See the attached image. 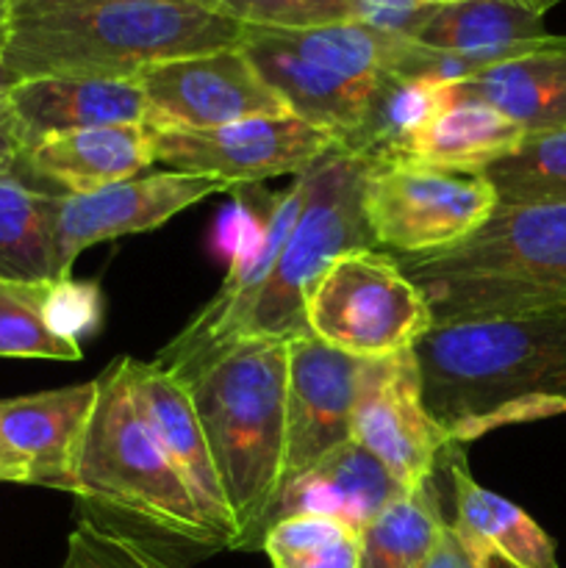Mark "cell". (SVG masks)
Returning <instances> with one entry per match:
<instances>
[{
  "label": "cell",
  "instance_id": "cell-1",
  "mask_svg": "<svg viewBox=\"0 0 566 568\" xmlns=\"http://www.w3.org/2000/svg\"><path fill=\"white\" fill-rule=\"evenodd\" d=\"M414 353L425 405L449 449L566 414V308L438 325Z\"/></svg>",
  "mask_w": 566,
  "mask_h": 568
},
{
  "label": "cell",
  "instance_id": "cell-2",
  "mask_svg": "<svg viewBox=\"0 0 566 568\" xmlns=\"http://www.w3.org/2000/svg\"><path fill=\"white\" fill-rule=\"evenodd\" d=\"M172 375L183 383L231 510L233 549H261L283 486L289 342L233 338Z\"/></svg>",
  "mask_w": 566,
  "mask_h": 568
},
{
  "label": "cell",
  "instance_id": "cell-3",
  "mask_svg": "<svg viewBox=\"0 0 566 568\" xmlns=\"http://www.w3.org/2000/svg\"><path fill=\"white\" fill-rule=\"evenodd\" d=\"M244 26L214 9L175 0L94 3L11 17L6 64L28 78L133 81L186 55L239 48Z\"/></svg>",
  "mask_w": 566,
  "mask_h": 568
},
{
  "label": "cell",
  "instance_id": "cell-4",
  "mask_svg": "<svg viewBox=\"0 0 566 568\" xmlns=\"http://www.w3.org/2000/svg\"><path fill=\"white\" fill-rule=\"evenodd\" d=\"M94 388L70 494L100 514L131 521L142 530L139 538L164 555V544L205 555L231 549L144 416L128 377V358L100 372Z\"/></svg>",
  "mask_w": 566,
  "mask_h": 568
},
{
  "label": "cell",
  "instance_id": "cell-5",
  "mask_svg": "<svg viewBox=\"0 0 566 568\" xmlns=\"http://www.w3.org/2000/svg\"><path fill=\"white\" fill-rule=\"evenodd\" d=\"M394 258L433 327L566 308V203L497 205L464 242Z\"/></svg>",
  "mask_w": 566,
  "mask_h": 568
},
{
  "label": "cell",
  "instance_id": "cell-6",
  "mask_svg": "<svg viewBox=\"0 0 566 568\" xmlns=\"http://www.w3.org/2000/svg\"><path fill=\"white\" fill-rule=\"evenodd\" d=\"M366 172L370 161L342 150L311 166L305 200L277 250L272 272L255 297L231 316L209 349L233 338L292 342L309 333L305 297L327 266L353 250L377 247L364 211Z\"/></svg>",
  "mask_w": 566,
  "mask_h": 568
},
{
  "label": "cell",
  "instance_id": "cell-7",
  "mask_svg": "<svg viewBox=\"0 0 566 568\" xmlns=\"http://www.w3.org/2000/svg\"><path fill=\"white\" fill-rule=\"evenodd\" d=\"M305 327L338 353L377 361L414 349L433 316L397 258L370 247L327 266L305 297Z\"/></svg>",
  "mask_w": 566,
  "mask_h": 568
},
{
  "label": "cell",
  "instance_id": "cell-8",
  "mask_svg": "<svg viewBox=\"0 0 566 568\" xmlns=\"http://www.w3.org/2000/svg\"><path fill=\"white\" fill-rule=\"evenodd\" d=\"M497 194L483 175L392 161L370 164L364 211L377 247L422 255L453 247L486 222Z\"/></svg>",
  "mask_w": 566,
  "mask_h": 568
},
{
  "label": "cell",
  "instance_id": "cell-9",
  "mask_svg": "<svg viewBox=\"0 0 566 568\" xmlns=\"http://www.w3.org/2000/svg\"><path fill=\"white\" fill-rule=\"evenodd\" d=\"M336 150L331 133L292 114L255 116L209 131H155V164L225 186L303 175Z\"/></svg>",
  "mask_w": 566,
  "mask_h": 568
},
{
  "label": "cell",
  "instance_id": "cell-10",
  "mask_svg": "<svg viewBox=\"0 0 566 568\" xmlns=\"http://www.w3.org/2000/svg\"><path fill=\"white\" fill-rule=\"evenodd\" d=\"M144 92V125L153 131H209L255 116L289 114L242 48L186 55L137 78Z\"/></svg>",
  "mask_w": 566,
  "mask_h": 568
},
{
  "label": "cell",
  "instance_id": "cell-11",
  "mask_svg": "<svg viewBox=\"0 0 566 568\" xmlns=\"http://www.w3.org/2000/svg\"><path fill=\"white\" fill-rule=\"evenodd\" d=\"M353 442L370 449L405 491H420L433 480L438 455L449 444L425 405L414 349L364 361L353 410Z\"/></svg>",
  "mask_w": 566,
  "mask_h": 568
},
{
  "label": "cell",
  "instance_id": "cell-12",
  "mask_svg": "<svg viewBox=\"0 0 566 568\" xmlns=\"http://www.w3.org/2000/svg\"><path fill=\"white\" fill-rule=\"evenodd\" d=\"M361 369L364 358L338 353L311 333L289 342L283 486L353 438Z\"/></svg>",
  "mask_w": 566,
  "mask_h": 568
},
{
  "label": "cell",
  "instance_id": "cell-13",
  "mask_svg": "<svg viewBox=\"0 0 566 568\" xmlns=\"http://www.w3.org/2000/svg\"><path fill=\"white\" fill-rule=\"evenodd\" d=\"M225 183L183 172H150L89 194H59L55 247L64 275L83 250L131 233L155 231L189 205L225 192Z\"/></svg>",
  "mask_w": 566,
  "mask_h": 568
},
{
  "label": "cell",
  "instance_id": "cell-14",
  "mask_svg": "<svg viewBox=\"0 0 566 568\" xmlns=\"http://www.w3.org/2000/svg\"><path fill=\"white\" fill-rule=\"evenodd\" d=\"M94 381L31 397L0 399V444L22 486L72 491V469L94 405Z\"/></svg>",
  "mask_w": 566,
  "mask_h": 568
},
{
  "label": "cell",
  "instance_id": "cell-15",
  "mask_svg": "<svg viewBox=\"0 0 566 568\" xmlns=\"http://www.w3.org/2000/svg\"><path fill=\"white\" fill-rule=\"evenodd\" d=\"M239 48L259 70V75L270 83L272 92L286 103L289 114L331 133L338 150L358 128L361 114L381 81V78L355 81L331 67L316 64L289 48L281 33L264 31V28H244Z\"/></svg>",
  "mask_w": 566,
  "mask_h": 568
},
{
  "label": "cell",
  "instance_id": "cell-16",
  "mask_svg": "<svg viewBox=\"0 0 566 568\" xmlns=\"http://www.w3.org/2000/svg\"><path fill=\"white\" fill-rule=\"evenodd\" d=\"M403 494L411 491L400 486L397 477L370 449L350 438L281 488L264 532L286 516H327L361 532Z\"/></svg>",
  "mask_w": 566,
  "mask_h": 568
},
{
  "label": "cell",
  "instance_id": "cell-17",
  "mask_svg": "<svg viewBox=\"0 0 566 568\" xmlns=\"http://www.w3.org/2000/svg\"><path fill=\"white\" fill-rule=\"evenodd\" d=\"M155 164V131L144 122L61 133L22 150L14 172L59 186V194H89L131 181Z\"/></svg>",
  "mask_w": 566,
  "mask_h": 568
},
{
  "label": "cell",
  "instance_id": "cell-18",
  "mask_svg": "<svg viewBox=\"0 0 566 568\" xmlns=\"http://www.w3.org/2000/svg\"><path fill=\"white\" fill-rule=\"evenodd\" d=\"M6 105L26 148L61 133L144 122L148 111L137 78H28L11 89Z\"/></svg>",
  "mask_w": 566,
  "mask_h": 568
},
{
  "label": "cell",
  "instance_id": "cell-19",
  "mask_svg": "<svg viewBox=\"0 0 566 568\" xmlns=\"http://www.w3.org/2000/svg\"><path fill=\"white\" fill-rule=\"evenodd\" d=\"M128 377H131L133 394L153 425L155 436L161 438L170 458L186 477L203 514L228 538V547L233 549L236 527H233L231 510H228L225 494H222L220 477H216L214 460H211L203 425H200L198 410H194L183 383L155 361L144 364L137 358H128Z\"/></svg>",
  "mask_w": 566,
  "mask_h": 568
},
{
  "label": "cell",
  "instance_id": "cell-20",
  "mask_svg": "<svg viewBox=\"0 0 566 568\" xmlns=\"http://www.w3.org/2000/svg\"><path fill=\"white\" fill-rule=\"evenodd\" d=\"M411 39L422 48L475 55L486 67L566 42L547 31L542 11L522 0L442 3Z\"/></svg>",
  "mask_w": 566,
  "mask_h": 568
},
{
  "label": "cell",
  "instance_id": "cell-21",
  "mask_svg": "<svg viewBox=\"0 0 566 568\" xmlns=\"http://www.w3.org/2000/svg\"><path fill=\"white\" fill-rule=\"evenodd\" d=\"M447 98H475L492 105L525 136L566 128V42L497 61L458 83Z\"/></svg>",
  "mask_w": 566,
  "mask_h": 568
},
{
  "label": "cell",
  "instance_id": "cell-22",
  "mask_svg": "<svg viewBox=\"0 0 566 568\" xmlns=\"http://www.w3.org/2000/svg\"><path fill=\"white\" fill-rule=\"evenodd\" d=\"M519 125L475 98H447L408 144L405 161L433 170L481 175L494 161L505 159L522 144Z\"/></svg>",
  "mask_w": 566,
  "mask_h": 568
},
{
  "label": "cell",
  "instance_id": "cell-23",
  "mask_svg": "<svg viewBox=\"0 0 566 568\" xmlns=\"http://www.w3.org/2000/svg\"><path fill=\"white\" fill-rule=\"evenodd\" d=\"M455 521H449L466 552H499L519 568H558L555 544L519 505L477 486L475 477L455 455L453 466Z\"/></svg>",
  "mask_w": 566,
  "mask_h": 568
},
{
  "label": "cell",
  "instance_id": "cell-24",
  "mask_svg": "<svg viewBox=\"0 0 566 568\" xmlns=\"http://www.w3.org/2000/svg\"><path fill=\"white\" fill-rule=\"evenodd\" d=\"M59 194L33 189L20 172L0 175V281L55 283L64 270L55 247Z\"/></svg>",
  "mask_w": 566,
  "mask_h": 568
},
{
  "label": "cell",
  "instance_id": "cell-25",
  "mask_svg": "<svg viewBox=\"0 0 566 568\" xmlns=\"http://www.w3.org/2000/svg\"><path fill=\"white\" fill-rule=\"evenodd\" d=\"M444 105H447V83L386 72L377 81L358 128L342 144V153L358 155L370 164L405 161L416 133Z\"/></svg>",
  "mask_w": 566,
  "mask_h": 568
},
{
  "label": "cell",
  "instance_id": "cell-26",
  "mask_svg": "<svg viewBox=\"0 0 566 568\" xmlns=\"http://www.w3.org/2000/svg\"><path fill=\"white\" fill-rule=\"evenodd\" d=\"M431 486L394 499L358 532V568H427L447 527Z\"/></svg>",
  "mask_w": 566,
  "mask_h": 568
},
{
  "label": "cell",
  "instance_id": "cell-27",
  "mask_svg": "<svg viewBox=\"0 0 566 568\" xmlns=\"http://www.w3.org/2000/svg\"><path fill=\"white\" fill-rule=\"evenodd\" d=\"M481 175L492 183L497 205L566 203V128L525 136Z\"/></svg>",
  "mask_w": 566,
  "mask_h": 568
},
{
  "label": "cell",
  "instance_id": "cell-28",
  "mask_svg": "<svg viewBox=\"0 0 566 568\" xmlns=\"http://www.w3.org/2000/svg\"><path fill=\"white\" fill-rule=\"evenodd\" d=\"M50 286L53 283L0 281V358H81V344L61 338L50 325Z\"/></svg>",
  "mask_w": 566,
  "mask_h": 568
},
{
  "label": "cell",
  "instance_id": "cell-29",
  "mask_svg": "<svg viewBox=\"0 0 566 568\" xmlns=\"http://www.w3.org/2000/svg\"><path fill=\"white\" fill-rule=\"evenodd\" d=\"M272 568H358L361 538L327 516H286L261 538Z\"/></svg>",
  "mask_w": 566,
  "mask_h": 568
},
{
  "label": "cell",
  "instance_id": "cell-30",
  "mask_svg": "<svg viewBox=\"0 0 566 568\" xmlns=\"http://www.w3.org/2000/svg\"><path fill=\"white\" fill-rule=\"evenodd\" d=\"M59 568H181L148 541L120 530L111 521L83 514L67 538V552Z\"/></svg>",
  "mask_w": 566,
  "mask_h": 568
},
{
  "label": "cell",
  "instance_id": "cell-31",
  "mask_svg": "<svg viewBox=\"0 0 566 568\" xmlns=\"http://www.w3.org/2000/svg\"><path fill=\"white\" fill-rule=\"evenodd\" d=\"M211 9L264 31H309L353 20L350 0H211Z\"/></svg>",
  "mask_w": 566,
  "mask_h": 568
},
{
  "label": "cell",
  "instance_id": "cell-32",
  "mask_svg": "<svg viewBox=\"0 0 566 568\" xmlns=\"http://www.w3.org/2000/svg\"><path fill=\"white\" fill-rule=\"evenodd\" d=\"M100 316V294L94 283H81L64 277L50 286L48 320L61 338L81 344V333L94 331Z\"/></svg>",
  "mask_w": 566,
  "mask_h": 568
},
{
  "label": "cell",
  "instance_id": "cell-33",
  "mask_svg": "<svg viewBox=\"0 0 566 568\" xmlns=\"http://www.w3.org/2000/svg\"><path fill=\"white\" fill-rule=\"evenodd\" d=\"M350 3H353V20L411 39L433 14L438 0H350Z\"/></svg>",
  "mask_w": 566,
  "mask_h": 568
},
{
  "label": "cell",
  "instance_id": "cell-34",
  "mask_svg": "<svg viewBox=\"0 0 566 568\" xmlns=\"http://www.w3.org/2000/svg\"><path fill=\"white\" fill-rule=\"evenodd\" d=\"M94 3H133V0H9V20L11 17L42 14V11L72 9V6H94ZM175 3H198L211 9V0H175Z\"/></svg>",
  "mask_w": 566,
  "mask_h": 568
},
{
  "label": "cell",
  "instance_id": "cell-35",
  "mask_svg": "<svg viewBox=\"0 0 566 568\" xmlns=\"http://www.w3.org/2000/svg\"><path fill=\"white\" fill-rule=\"evenodd\" d=\"M22 150H26V144H22L20 128H17L14 116H11L6 100H0V175H6V172H14Z\"/></svg>",
  "mask_w": 566,
  "mask_h": 568
},
{
  "label": "cell",
  "instance_id": "cell-36",
  "mask_svg": "<svg viewBox=\"0 0 566 568\" xmlns=\"http://www.w3.org/2000/svg\"><path fill=\"white\" fill-rule=\"evenodd\" d=\"M427 568H477L475 560L466 555L464 544H461L458 536L453 532V527H449V521H447V527H444L442 541H438L436 552H433Z\"/></svg>",
  "mask_w": 566,
  "mask_h": 568
},
{
  "label": "cell",
  "instance_id": "cell-37",
  "mask_svg": "<svg viewBox=\"0 0 566 568\" xmlns=\"http://www.w3.org/2000/svg\"><path fill=\"white\" fill-rule=\"evenodd\" d=\"M6 37H9V14H0V100L9 98L11 89L20 83L6 64Z\"/></svg>",
  "mask_w": 566,
  "mask_h": 568
},
{
  "label": "cell",
  "instance_id": "cell-38",
  "mask_svg": "<svg viewBox=\"0 0 566 568\" xmlns=\"http://www.w3.org/2000/svg\"><path fill=\"white\" fill-rule=\"evenodd\" d=\"M0 483H20V469L14 466L11 455L6 453L3 444H0Z\"/></svg>",
  "mask_w": 566,
  "mask_h": 568
},
{
  "label": "cell",
  "instance_id": "cell-39",
  "mask_svg": "<svg viewBox=\"0 0 566 568\" xmlns=\"http://www.w3.org/2000/svg\"><path fill=\"white\" fill-rule=\"evenodd\" d=\"M527 6H533V9L536 11H542V14H547V9H553L555 3H558V0H525Z\"/></svg>",
  "mask_w": 566,
  "mask_h": 568
},
{
  "label": "cell",
  "instance_id": "cell-40",
  "mask_svg": "<svg viewBox=\"0 0 566 568\" xmlns=\"http://www.w3.org/2000/svg\"><path fill=\"white\" fill-rule=\"evenodd\" d=\"M0 14H9V0H0Z\"/></svg>",
  "mask_w": 566,
  "mask_h": 568
},
{
  "label": "cell",
  "instance_id": "cell-41",
  "mask_svg": "<svg viewBox=\"0 0 566 568\" xmlns=\"http://www.w3.org/2000/svg\"><path fill=\"white\" fill-rule=\"evenodd\" d=\"M442 3H458V0H438V6ZM522 3H525V0H522Z\"/></svg>",
  "mask_w": 566,
  "mask_h": 568
}]
</instances>
